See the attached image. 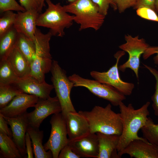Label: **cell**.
Returning <instances> with one entry per match:
<instances>
[{"mask_svg":"<svg viewBox=\"0 0 158 158\" xmlns=\"http://www.w3.org/2000/svg\"><path fill=\"white\" fill-rule=\"evenodd\" d=\"M149 102L141 107L135 109L131 103L126 105L122 102L118 106L123 129L117 146L118 152L124 149L131 141L135 139L147 140L138 136V133L145 124L150 115Z\"/></svg>","mask_w":158,"mask_h":158,"instance_id":"obj_1","label":"cell"},{"mask_svg":"<svg viewBox=\"0 0 158 158\" xmlns=\"http://www.w3.org/2000/svg\"><path fill=\"white\" fill-rule=\"evenodd\" d=\"M78 112L87 120L90 133L99 132L120 135L122 133L123 126L120 113L113 111L110 104L105 107L95 106L90 111H80Z\"/></svg>","mask_w":158,"mask_h":158,"instance_id":"obj_2","label":"cell"},{"mask_svg":"<svg viewBox=\"0 0 158 158\" xmlns=\"http://www.w3.org/2000/svg\"><path fill=\"white\" fill-rule=\"evenodd\" d=\"M63 7L74 16V22L79 25V31L88 28L98 30L104 22L106 16L100 13L98 6L92 0H76Z\"/></svg>","mask_w":158,"mask_h":158,"instance_id":"obj_3","label":"cell"},{"mask_svg":"<svg viewBox=\"0 0 158 158\" xmlns=\"http://www.w3.org/2000/svg\"><path fill=\"white\" fill-rule=\"evenodd\" d=\"M45 1L47 8L39 14L37 25L49 28L52 36L62 37L65 34L64 29L73 25L74 16L66 11L60 3L55 4L51 0Z\"/></svg>","mask_w":158,"mask_h":158,"instance_id":"obj_4","label":"cell"},{"mask_svg":"<svg viewBox=\"0 0 158 158\" xmlns=\"http://www.w3.org/2000/svg\"><path fill=\"white\" fill-rule=\"evenodd\" d=\"M50 71L52 75L51 80L61 105V113L65 118L68 113L76 111L70 97L74 83L67 77L66 72L57 61H53Z\"/></svg>","mask_w":158,"mask_h":158,"instance_id":"obj_5","label":"cell"},{"mask_svg":"<svg viewBox=\"0 0 158 158\" xmlns=\"http://www.w3.org/2000/svg\"><path fill=\"white\" fill-rule=\"evenodd\" d=\"M68 78L73 83L74 87H85L96 96L109 101L114 106H118L126 99L125 95L114 87L97 80L85 78L75 74Z\"/></svg>","mask_w":158,"mask_h":158,"instance_id":"obj_6","label":"cell"},{"mask_svg":"<svg viewBox=\"0 0 158 158\" xmlns=\"http://www.w3.org/2000/svg\"><path fill=\"white\" fill-rule=\"evenodd\" d=\"M125 39L126 42L119 47L128 53V59L126 62L119 66L118 69L123 72L126 68L130 69L138 79L140 57L150 46L143 38H139L138 35L133 37L129 34L126 35Z\"/></svg>","mask_w":158,"mask_h":158,"instance_id":"obj_7","label":"cell"},{"mask_svg":"<svg viewBox=\"0 0 158 158\" xmlns=\"http://www.w3.org/2000/svg\"><path fill=\"white\" fill-rule=\"evenodd\" d=\"M50 123L51 125L50 136L44 147L46 151L51 152L53 158H58L61 150L69 141L66 119L61 112L53 114Z\"/></svg>","mask_w":158,"mask_h":158,"instance_id":"obj_8","label":"cell"},{"mask_svg":"<svg viewBox=\"0 0 158 158\" xmlns=\"http://www.w3.org/2000/svg\"><path fill=\"white\" fill-rule=\"evenodd\" d=\"M124 54L125 51H123L116 53L114 55L116 59L115 64L107 71H92L90 72V75L95 80L114 87L126 96L131 94L134 85L122 80L120 76L118 64L120 58Z\"/></svg>","mask_w":158,"mask_h":158,"instance_id":"obj_9","label":"cell"},{"mask_svg":"<svg viewBox=\"0 0 158 158\" xmlns=\"http://www.w3.org/2000/svg\"><path fill=\"white\" fill-rule=\"evenodd\" d=\"M34 110L27 112V116L29 125L39 128L43 121L51 114L61 112V105L57 97H49L46 99L39 98L35 104Z\"/></svg>","mask_w":158,"mask_h":158,"instance_id":"obj_10","label":"cell"},{"mask_svg":"<svg viewBox=\"0 0 158 158\" xmlns=\"http://www.w3.org/2000/svg\"><path fill=\"white\" fill-rule=\"evenodd\" d=\"M39 98L32 95L24 93L15 97L5 107L0 109V114L4 117L12 118L27 112L28 108L34 107Z\"/></svg>","mask_w":158,"mask_h":158,"instance_id":"obj_11","label":"cell"},{"mask_svg":"<svg viewBox=\"0 0 158 158\" xmlns=\"http://www.w3.org/2000/svg\"><path fill=\"white\" fill-rule=\"evenodd\" d=\"M27 112L20 116L12 118L4 117L10 126L12 134V139L19 150L23 157L27 154L25 135L29 123L27 116Z\"/></svg>","mask_w":158,"mask_h":158,"instance_id":"obj_12","label":"cell"},{"mask_svg":"<svg viewBox=\"0 0 158 158\" xmlns=\"http://www.w3.org/2000/svg\"><path fill=\"white\" fill-rule=\"evenodd\" d=\"M13 84L24 93L35 95L40 99L49 97L51 91L54 89L53 85L49 84L45 81L40 82L30 75L19 78Z\"/></svg>","mask_w":158,"mask_h":158,"instance_id":"obj_13","label":"cell"},{"mask_svg":"<svg viewBox=\"0 0 158 158\" xmlns=\"http://www.w3.org/2000/svg\"><path fill=\"white\" fill-rule=\"evenodd\" d=\"M73 150L83 157L97 158L99 152L98 141L96 133H89L79 138L69 140Z\"/></svg>","mask_w":158,"mask_h":158,"instance_id":"obj_14","label":"cell"},{"mask_svg":"<svg viewBox=\"0 0 158 158\" xmlns=\"http://www.w3.org/2000/svg\"><path fill=\"white\" fill-rule=\"evenodd\" d=\"M127 154L135 158H158V148L147 140L135 139L118 152L119 158Z\"/></svg>","mask_w":158,"mask_h":158,"instance_id":"obj_15","label":"cell"},{"mask_svg":"<svg viewBox=\"0 0 158 158\" xmlns=\"http://www.w3.org/2000/svg\"><path fill=\"white\" fill-rule=\"evenodd\" d=\"M68 138L75 140L90 133V126L85 118L78 112H70L65 117Z\"/></svg>","mask_w":158,"mask_h":158,"instance_id":"obj_16","label":"cell"},{"mask_svg":"<svg viewBox=\"0 0 158 158\" xmlns=\"http://www.w3.org/2000/svg\"><path fill=\"white\" fill-rule=\"evenodd\" d=\"M40 14L33 11H18L13 27L18 33L24 34L34 41L37 28V20Z\"/></svg>","mask_w":158,"mask_h":158,"instance_id":"obj_17","label":"cell"},{"mask_svg":"<svg viewBox=\"0 0 158 158\" xmlns=\"http://www.w3.org/2000/svg\"><path fill=\"white\" fill-rule=\"evenodd\" d=\"M96 133L99 145V152L97 158H119L116 147L120 135L99 132Z\"/></svg>","mask_w":158,"mask_h":158,"instance_id":"obj_18","label":"cell"},{"mask_svg":"<svg viewBox=\"0 0 158 158\" xmlns=\"http://www.w3.org/2000/svg\"><path fill=\"white\" fill-rule=\"evenodd\" d=\"M52 36L49 32L44 34L37 28L34 41L36 47L35 58L48 64H51L53 61L49 43Z\"/></svg>","mask_w":158,"mask_h":158,"instance_id":"obj_19","label":"cell"},{"mask_svg":"<svg viewBox=\"0 0 158 158\" xmlns=\"http://www.w3.org/2000/svg\"><path fill=\"white\" fill-rule=\"evenodd\" d=\"M6 58L19 78H23L30 75V66L25 58L15 46Z\"/></svg>","mask_w":158,"mask_h":158,"instance_id":"obj_20","label":"cell"},{"mask_svg":"<svg viewBox=\"0 0 158 158\" xmlns=\"http://www.w3.org/2000/svg\"><path fill=\"white\" fill-rule=\"evenodd\" d=\"M32 141L33 152L35 158H53L51 152H47L42 145L44 132L39 128L33 127L28 125L27 129Z\"/></svg>","mask_w":158,"mask_h":158,"instance_id":"obj_21","label":"cell"},{"mask_svg":"<svg viewBox=\"0 0 158 158\" xmlns=\"http://www.w3.org/2000/svg\"><path fill=\"white\" fill-rule=\"evenodd\" d=\"M15 46L25 56L30 66L35 56L34 42L24 34L18 33Z\"/></svg>","mask_w":158,"mask_h":158,"instance_id":"obj_22","label":"cell"},{"mask_svg":"<svg viewBox=\"0 0 158 158\" xmlns=\"http://www.w3.org/2000/svg\"><path fill=\"white\" fill-rule=\"evenodd\" d=\"M0 158L23 157L12 139L6 134L0 132Z\"/></svg>","mask_w":158,"mask_h":158,"instance_id":"obj_23","label":"cell"},{"mask_svg":"<svg viewBox=\"0 0 158 158\" xmlns=\"http://www.w3.org/2000/svg\"><path fill=\"white\" fill-rule=\"evenodd\" d=\"M18 32L13 26L0 37V59L6 58L15 46Z\"/></svg>","mask_w":158,"mask_h":158,"instance_id":"obj_24","label":"cell"},{"mask_svg":"<svg viewBox=\"0 0 158 158\" xmlns=\"http://www.w3.org/2000/svg\"><path fill=\"white\" fill-rule=\"evenodd\" d=\"M19 78L7 59H0V84H14Z\"/></svg>","mask_w":158,"mask_h":158,"instance_id":"obj_25","label":"cell"},{"mask_svg":"<svg viewBox=\"0 0 158 158\" xmlns=\"http://www.w3.org/2000/svg\"><path fill=\"white\" fill-rule=\"evenodd\" d=\"M23 93L14 84H0V109L6 106L16 96Z\"/></svg>","mask_w":158,"mask_h":158,"instance_id":"obj_26","label":"cell"},{"mask_svg":"<svg viewBox=\"0 0 158 158\" xmlns=\"http://www.w3.org/2000/svg\"><path fill=\"white\" fill-rule=\"evenodd\" d=\"M141 129L143 138L158 148V124L155 123L149 117L145 125Z\"/></svg>","mask_w":158,"mask_h":158,"instance_id":"obj_27","label":"cell"},{"mask_svg":"<svg viewBox=\"0 0 158 158\" xmlns=\"http://www.w3.org/2000/svg\"><path fill=\"white\" fill-rule=\"evenodd\" d=\"M4 13L0 18V37L13 26L17 14L12 11Z\"/></svg>","mask_w":158,"mask_h":158,"instance_id":"obj_28","label":"cell"},{"mask_svg":"<svg viewBox=\"0 0 158 158\" xmlns=\"http://www.w3.org/2000/svg\"><path fill=\"white\" fill-rule=\"evenodd\" d=\"M145 67L152 74L156 80L155 91L151 97L152 102V106L155 115L158 116V71L147 65L143 64Z\"/></svg>","mask_w":158,"mask_h":158,"instance_id":"obj_29","label":"cell"},{"mask_svg":"<svg viewBox=\"0 0 158 158\" xmlns=\"http://www.w3.org/2000/svg\"><path fill=\"white\" fill-rule=\"evenodd\" d=\"M45 0H19L20 5L26 11H33L40 13L45 6Z\"/></svg>","mask_w":158,"mask_h":158,"instance_id":"obj_30","label":"cell"},{"mask_svg":"<svg viewBox=\"0 0 158 158\" xmlns=\"http://www.w3.org/2000/svg\"><path fill=\"white\" fill-rule=\"evenodd\" d=\"M8 11L24 12L26 10L16 0H0V13H4Z\"/></svg>","mask_w":158,"mask_h":158,"instance_id":"obj_31","label":"cell"},{"mask_svg":"<svg viewBox=\"0 0 158 158\" xmlns=\"http://www.w3.org/2000/svg\"><path fill=\"white\" fill-rule=\"evenodd\" d=\"M136 14L141 18L147 20L158 22V15L152 9L145 7L139 8L136 9Z\"/></svg>","mask_w":158,"mask_h":158,"instance_id":"obj_32","label":"cell"},{"mask_svg":"<svg viewBox=\"0 0 158 158\" xmlns=\"http://www.w3.org/2000/svg\"><path fill=\"white\" fill-rule=\"evenodd\" d=\"M92 0L98 6L100 13L105 16L107 14L110 6L114 10H117V5L113 0Z\"/></svg>","mask_w":158,"mask_h":158,"instance_id":"obj_33","label":"cell"},{"mask_svg":"<svg viewBox=\"0 0 158 158\" xmlns=\"http://www.w3.org/2000/svg\"><path fill=\"white\" fill-rule=\"evenodd\" d=\"M117 5L119 12L122 13L130 7H133L137 0H113Z\"/></svg>","mask_w":158,"mask_h":158,"instance_id":"obj_34","label":"cell"},{"mask_svg":"<svg viewBox=\"0 0 158 158\" xmlns=\"http://www.w3.org/2000/svg\"><path fill=\"white\" fill-rule=\"evenodd\" d=\"M80 156L75 153L68 144L61 150L58 158H80Z\"/></svg>","mask_w":158,"mask_h":158,"instance_id":"obj_35","label":"cell"},{"mask_svg":"<svg viewBox=\"0 0 158 158\" xmlns=\"http://www.w3.org/2000/svg\"><path fill=\"white\" fill-rule=\"evenodd\" d=\"M156 0H137L133 8L137 9L139 8L145 7L151 8L156 12Z\"/></svg>","mask_w":158,"mask_h":158,"instance_id":"obj_36","label":"cell"},{"mask_svg":"<svg viewBox=\"0 0 158 158\" xmlns=\"http://www.w3.org/2000/svg\"><path fill=\"white\" fill-rule=\"evenodd\" d=\"M156 54V55L153 58L154 63L158 64V46H149L145 50L143 54L144 59H146L152 55Z\"/></svg>","mask_w":158,"mask_h":158,"instance_id":"obj_37","label":"cell"},{"mask_svg":"<svg viewBox=\"0 0 158 158\" xmlns=\"http://www.w3.org/2000/svg\"><path fill=\"white\" fill-rule=\"evenodd\" d=\"M8 125L4 117L0 114V132L6 134L12 138V132L11 128L8 127Z\"/></svg>","mask_w":158,"mask_h":158,"instance_id":"obj_38","label":"cell"},{"mask_svg":"<svg viewBox=\"0 0 158 158\" xmlns=\"http://www.w3.org/2000/svg\"><path fill=\"white\" fill-rule=\"evenodd\" d=\"M25 144L27 153V158H34L32 143L30 136L27 132L25 135Z\"/></svg>","mask_w":158,"mask_h":158,"instance_id":"obj_39","label":"cell"},{"mask_svg":"<svg viewBox=\"0 0 158 158\" xmlns=\"http://www.w3.org/2000/svg\"><path fill=\"white\" fill-rule=\"evenodd\" d=\"M156 12L158 13V0H156Z\"/></svg>","mask_w":158,"mask_h":158,"instance_id":"obj_40","label":"cell"},{"mask_svg":"<svg viewBox=\"0 0 158 158\" xmlns=\"http://www.w3.org/2000/svg\"><path fill=\"white\" fill-rule=\"evenodd\" d=\"M46 0H45V1ZM69 3H71L74 1L76 0H67Z\"/></svg>","mask_w":158,"mask_h":158,"instance_id":"obj_41","label":"cell"}]
</instances>
